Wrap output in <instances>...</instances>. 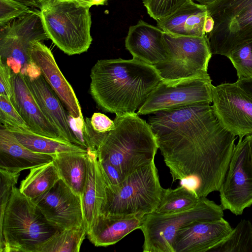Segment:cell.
Here are the masks:
<instances>
[{
	"label": "cell",
	"instance_id": "1",
	"mask_svg": "<svg viewBox=\"0 0 252 252\" xmlns=\"http://www.w3.org/2000/svg\"><path fill=\"white\" fill-rule=\"evenodd\" d=\"M210 103H199L149 114L148 123L169 168L198 198L219 191L236 136L218 119Z\"/></svg>",
	"mask_w": 252,
	"mask_h": 252
},
{
	"label": "cell",
	"instance_id": "2",
	"mask_svg": "<svg viewBox=\"0 0 252 252\" xmlns=\"http://www.w3.org/2000/svg\"><path fill=\"white\" fill-rule=\"evenodd\" d=\"M90 93L103 111L134 114L162 81L153 65L137 59L100 60L92 67Z\"/></svg>",
	"mask_w": 252,
	"mask_h": 252
},
{
	"label": "cell",
	"instance_id": "3",
	"mask_svg": "<svg viewBox=\"0 0 252 252\" xmlns=\"http://www.w3.org/2000/svg\"><path fill=\"white\" fill-rule=\"evenodd\" d=\"M137 114L116 115L115 127L97 150L99 160L115 166L125 179L154 161L158 146L149 124Z\"/></svg>",
	"mask_w": 252,
	"mask_h": 252
},
{
	"label": "cell",
	"instance_id": "4",
	"mask_svg": "<svg viewBox=\"0 0 252 252\" xmlns=\"http://www.w3.org/2000/svg\"><path fill=\"white\" fill-rule=\"evenodd\" d=\"M60 230L46 219L31 199L14 187L0 220V252H36Z\"/></svg>",
	"mask_w": 252,
	"mask_h": 252
},
{
	"label": "cell",
	"instance_id": "5",
	"mask_svg": "<svg viewBox=\"0 0 252 252\" xmlns=\"http://www.w3.org/2000/svg\"><path fill=\"white\" fill-rule=\"evenodd\" d=\"M39 9L49 38L61 50L69 56L88 51L93 40L90 8L73 0H46Z\"/></svg>",
	"mask_w": 252,
	"mask_h": 252
},
{
	"label": "cell",
	"instance_id": "6",
	"mask_svg": "<svg viewBox=\"0 0 252 252\" xmlns=\"http://www.w3.org/2000/svg\"><path fill=\"white\" fill-rule=\"evenodd\" d=\"M163 190L153 161L129 175L119 187L106 186L100 214L145 216L155 212Z\"/></svg>",
	"mask_w": 252,
	"mask_h": 252
},
{
	"label": "cell",
	"instance_id": "7",
	"mask_svg": "<svg viewBox=\"0 0 252 252\" xmlns=\"http://www.w3.org/2000/svg\"><path fill=\"white\" fill-rule=\"evenodd\" d=\"M206 8L214 21L213 30L206 34L213 55L227 57L252 40V0H217Z\"/></svg>",
	"mask_w": 252,
	"mask_h": 252
},
{
	"label": "cell",
	"instance_id": "8",
	"mask_svg": "<svg viewBox=\"0 0 252 252\" xmlns=\"http://www.w3.org/2000/svg\"><path fill=\"white\" fill-rule=\"evenodd\" d=\"M168 56L154 66L162 81L173 82L209 76L208 66L213 55L207 35H178L164 32Z\"/></svg>",
	"mask_w": 252,
	"mask_h": 252
},
{
	"label": "cell",
	"instance_id": "9",
	"mask_svg": "<svg viewBox=\"0 0 252 252\" xmlns=\"http://www.w3.org/2000/svg\"><path fill=\"white\" fill-rule=\"evenodd\" d=\"M223 210L221 205L203 197L185 211L146 215L140 228L144 237L143 252H174L173 243L178 230L195 221L220 220L223 217Z\"/></svg>",
	"mask_w": 252,
	"mask_h": 252
},
{
	"label": "cell",
	"instance_id": "10",
	"mask_svg": "<svg viewBox=\"0 0 252 252\" xmlns=\"http://www.w3.org/2000/svg\"><path fill=\"white\" fill-rule=\"evenodd\" d=\"M0 27V60L14 73L23 71L31 63L29 50L32 42L49 39L37 9Z\"/></svg>",
	"mask_w": 252,
	"mask_h": 252
},
{
	"label": "cell",
	"instance_id": "11",
	"mask_svg": "<svg viewBox=\"0 0 252 252\" xmlns=\"http://www.w3.org/2000/svg\"><path fill=\"white\" fill-rule=\"evenodd\" d=\"M219 191L223 209L235 215L242 214L252 205V156L246 137L234 147Z\"/></svg>",
	"mask_w": 252,
	"mask_h": 252
},
{
	"label": "cell",
	"instance_id": "12",
	"mask_svg": "<svg viewBox=\"0 0 252 252\" xmlns=\"http://www.w3.org/2000/svg\"><path fill=\"white\" fill-rule=\"evenodd\" d=\"M213 85L210 76L173 82L161 81L136 112L149 115L168 109L199 103L212 102Z\"/></svg>",
	"mask_w": 252,
	"mask_h": 252
},
{
	"label": "cell",
	"instance_id": "13",
	"mask_svg": "<svg viewBox=\"0 0 252 252\" xmlns=\"http://www.w3.org/2000/svg\"><path fill=\"white\" fill-rule=\"evenodd\" d=\"M212 100L218 119L227 130L240 140L252 134V97L236 82L213 86Z\"/></svg>",
	"mask_w": 252,
	"mask_h": 252
},
{
	"label": "cell",
	"instance_id": "14",
	"mask_svg": "<svg viewBox=\"0 0 252 252\" xmlns=\"http://www.w3.org/2000/svg\"><path fill=\"white\" fill-rule=\"evenodd\" d=\"M32 200L46 219L61 230L84 225L81 199L61 179Z\"/></svg>",
	"mask_w": 252,
	"mask_h": 252
},
{
	"label": "cell",
	"instance_id": "15",
	"mask_svg": "<svg viewBox=\"0 0 252 252\" xmlns=\"http://www.w3.org/2000/svg\"><path fill=\"white\" fill-rule=\"evenodd\" d=\"M21 72L41 111L59 130L63 140L79 146L69 126L68 115L38 67L31 61Z\"/></svg>",
	"mask_w": 252,
	"mask_h": 252
},
{
	"label": "cell",
	"instance_id": "16",
	"mask_svg": "<svg viewBox=\"0 0 252 252\" xmlns=\"http://www.w3.org/2000/svg\"><path fill=\"white\" fill-rule=\"evenodd\" d=\"M232 230L229 222L223 218L193 221L177 231L173 243L174 252H210Z\"/></svg>",
	"mask_w": 252,
	"mask_h": 252
},
{
	"label": "cell",
	"instance_id": "17",
	"mask_svg": "<svg viewBox=\"0 0 252 252\" xmlns=\"http://www.w3.org/2000/svg\"><path fill=\"white\" fill-rule=\"evenodd\" d=\"M29 55L31 61L39 68L41 74L72 117L84 120L75 93L57 64L51 50L41 41L31 42Z\"/></svg>",
	"mask_w": 252,
	"mask_h": 252
},
{
	"label": "cell",
	"instance_id": "18",
	"mask_svg": "<svg viewBox=\"0 0 252 252\" xmlns=\"http://www.w3.org/2000/svg\"><path fill=\"white\" fill-rule=\"evenodd\" d=\"M12 80V104L28 125L30 130L40 135L64 140L59 130L41 111L22 72H13Z\"/></svg>",
	"mask_w": 252,
	"mask_h": 252
},
{
	"label": "cell",
	"instance_id": "19",
	"mask_svg": "<svg viewBox=\"0 0 252 252\" xmlns=\"http://www.w3.org/2000/svg\"><path fill=\"white\" fill-rule=\"evenodd\" d=\"M164 32L141 20L129 27L125 46L133 58L154 65L166 59Z\"/></svg>",
	"mask_w": 252,
	"mask_h": 252
},
{
	"label": "cell",
	"instance_id": "20",
	"mask_svg": "<svg viewBox=\"0 0 252 252\" xmlns=\"http://www.w3.org/2000/svg\"><path fill=\"white\" fill-rule=\"evenodd\" d=\"M55 154L34 152L21 143L14 134L0 125V168L20 173L53 160Z\"/></svg>",
	"mask_w": 252,
	"mask_h": 252
},
{
	"label": "cell",
	"instance_id": "21",
	"mask_svg": "<svg viewBox=\"0 0 252 252\" xmlns=\"http://www.w3.org/2000/svg\"><path fill=\"white\" fill-rule=\"evenodd\" d=\"M105 187L97 153L87 151V176L81 197L84 225L87 234L101 213Z\"/></svg>",
	"mask_w": 252,
	"mask_h": 252
},
{
	"label": "cell",
	"instance_id": "22",
	"mask_svg": "<svg viewBox=\"0 0 252 252\" xmlns=\"http://www.w3.org/2000/svg\"><path fill=\"white\" fill-rule=\"evenodd\" d=\"M144 218L100 214L87 234L88 238L96 247L114 245L134 230L140 229Z\"/></svg>",
	"mask_w": 252,
	"mask_h": 252
},
{
	"label": "cell",
	"instance_id": "23",
	"mask_svg": "<svg viewBox=\"0 0 252 252\" xmlns=\"http://www.w3.org/2000/svg\"><path fill=\"white\" fill-rule=\"evenodd\" d=\"M208 15L206 5L191 0L169 16L157 21L163 32L174 35L203 36L206 34L204 23Z\"/></svg>",
	"mask_w": 252,
	"mask_h": 252
},
{
	"label": "cell",
	"instance_id": "24",
	"mask_svg": "<svg viewBox=\"0 0 252 252\" xmlns=\"http://www.w3.org/2000/svg\"><path fill=\"white\" fill-rule=\"evenodd\" d=\"M60 178L81 199L87 171V152L55 154L53 159Z\"/></svg>",
	"mask_w": 252,
	"mask_h": 252
},
{
	"label": "cell",
	"instance_id": "25",
	"mask_svg": "<svg viewBox=\"0 0 252 252\" xmlns=\"http://www.w3.org/2000/svg\"><path fill=\"white\" fill-rule=\"evenodd\" d=\"M3 126L12 132L24 146L34 152L54 155L64 152L88 151L69 142L40 135L29 129Z\"/></svg>",
	"mask_w": 252,
	"mask_h": 252
},
{
	"label": "cell",
	"instance_id": "26",
	"mask_svg": "<svg viewBox=\"0 0 252 252\" xmlns=\"http://www.w3.org/2000/svg\"><path fill=\"white\" fill-rule=\"evenodd\" d=\"M60 179L53 160L30 169L19 189L22 194L32 200L48 191Z\"/></svg>",
	"mask_w": 252,
	"mask_h": 252
},
{
	"label": "cell",
	"instance_id": "27",
	"mask_svg": "<svg viewBox=\"0 0 252 252\" xmlns=\"http://www.w3.org/2000/svg\"><path fill=\"white\" fill-rule=\"evenodd\" d=\"M87 235L84 225L61 230L40 245L36 252H79Z\"/></svg>",
	"mask_w": 252,
	"mask_h": 252
},
{
	"label": "cell",
	"instance_id": "28",
	"mask_svg": "<svg viewBox=\"0 0 252 252\" xmlns=\"http://www.w3.org/2000/svg\"><path fill=\"white\" fill-rule=\"evenodd\" d=\"M200 200L183 185L175 189H164L161 200L154 213L167 214L185 211L195 206Z\"/></svg>",
	"mask_w": 252,
	"mask_h": 252
},
{
	"label": "cell",
	"instance_id": "29",
	"mask_svg": "<svg viewBox=\"0 0 252 252\" xmlns=\"http://www.w3.org/2000/svg\"><path fill=\"white\" fill-rule=\"evenodd\" d=\"M210 252H252V224L242 220L228 237Z\"/></svg>",
	"mask_w": 252,
	"mask_h": 252
},
{
	"label": "cell",
	"instance_id": "30",
	"mask_svg": "<svg viewBox=\"0 0 252 252\" xmlns=\"http://www.w3.org/2000/svg\"><path fill=\"white\" fill-rule=\"evenodd\" d=\"M227 57L236 70L238 79L252 78V40L233 50Z\"/></svg>",
	"mask_w": 252,
	"mask_h": 252
},
{
	"label": "cell",
	"instance_id": "31",
	"mask_svg": "<svg viewBox=\"0 0 252 252\" xmlns=\"http://www.w3.org/2000/svg\"><path fill=\"white\" fill-rule=\"evenodd\" d=\"M191 0H143L150 16L158 21L174 13Z\"/></svg>",
	"mask_w": 252,
	"mask_h": 252
},
{
	"label": "cell",
	"instance_id": "32",
	"mask_svg": "<svg viewBox=\"0 0 252 252\" xmlns=\"http://www.w3.org/2000/svg\"><path fill=\"white\" fill-rule=\"evenodd\" d=\"M0 122L4 126H9L23 129L30 128L11 100L0 95Z\"/></svg>",
	"mask_w": 252,
	"mask_h": 252
},
{
	"label": "cell",
	"instance_id": "33",
	"mask_svg": "<svg viewBox=\"0 0 252 252\" xmlns=\"http://www.w3.org/2000/svg\"><path fill=\"white\" fill-rule=\"evenodd\" d=\"M20 173L11 172L0 168V220L12 194L14 187L17 183Z\"/></svg>",
	"mask_w": 252,
	"mask_h": 252
},
{
	"label": "cell",
	"instance_id": "34",
	"mask_svg": "<svg viewBox=\"0 0 252 252\" xmlns=\"http://www.w3.org/2000/svg\"><path fill=\"white\" fill-rule=\"evenodd\" d=\"M30 7L15 0H0V26L30 12Z\"/></svg>",
	"mask_w": 252,
	"mask_h": 252
},
{
	"label": "cell",
	"instance_id": "35",
	"mask_svg": "<svg viewBox=\"0 0 252 252\" xmlns=\"http://www.w3.org/2000/svg\"><path fill=\"white\" fill-rule=\"evenodd\" d=\"M13 72L6 63L0 60V95L14 100L12 80Z\"/></svg>",
	"mask_w": 252,
	"mask_h": 252
},
{
	"label": "cell",
	"instance_id": "36",
	"mask_svg": "<svg viewBox=\"0 0 252 252\" xmlns=\"http://www.w3.org/2000/svg\"><path fill=\"white\" fill-rule=\"evenodd\" d=\"M98 162L106 186L112 188H116L120 186L124 179L120 171L108 162L99 160Z\"/></svg>",
	"mask_w": 252,
	"mask_h": 252
},
{
	"label": "cell",
	"instance_id": "37",
	"mask_svg": "<svg viewBox=\"0 0 252 252\" xmlns=\"http://www.w3.org/2000/svg\"><path fill=\"white\" fill-rule=\"evenodd\" d=\"M89 121L92 128L98 133L108 132L115 127L114 121L102 113H94Z\"/></svg>",
	"mask_w": 252,
	"mask_h": 252
},
{
	"label": "cell",
	"instance_id": "38",
	"mask_svg": "<svg viewBox=\"0 0 252 252\" xmlns=\"http://www.w3.org/2000/svg\"><path fill=\"white\" fill-rule=\"evenodd\" d=\"M236 82L252 97V78L238 79Z\"/></svg>",
	"mask_w": 252,
	"mask_h": 252
},
{
	"label": "cell",
	"instance_id": "39",
	"mask_svg": "<svg viewBox=\"0 0 252 252\" xmlns=\"http://www.w3.org/2000/svg\"><path fill=\"white\" fill-rule=\"evenodd\" d=\"M80 5L90 8L93 5H103L107 0H73Z\"/></svg>",
	"mask_w": 252,
	"mask_h": 252
},
{
	"label": "cell",
	"instance_id": "40",
	"mask_svg": "<svg viewBox=\"0 0 252 252\" xmlns=\"http://www.w3.org/2000/svg\"><path fill=\"white\" fill-rule=\"evenodd\" d=\"M214 27V21L213 18L208 15H207L205 23L204 30L206 34L210 33Z\"/></svg>",
	"mask_w": 252,
	"mask_h": 252
},
{
	"label": "cell",
	"instance_id": "41",
	"mask_svg": "<svg viewBox=\"0 0 252 252\" xmlns=\"http://www.w3.org/2000/svg\"><path fill=\"white\" fill-rule=\"evenodd\" d=\"M29 7H36L40 8L42 3L46 0H15Z\"/></svg>",
	"mask_w": 252,
	"mask_h": 252
},
{
	"label": "cell",
	"instance_id": "42",
	"mask_svg": "<svg viewBox=\"0 0 252 252\" xmlns=\"http://www.w3.org/2000/svg\"><path fill=\"white\" fill-rule=\"evenodd\" d=\"M192 1H196L198 2L200 4L203 5H207L210 4L217 0H191Z\"/></svg>",
	"mask_w": 252,
	"mask_h": 252
},
{
	"label": "cell",
	"instance_id": "43",
	"mask_svg": "<svg viewBox=\"0 0 252 252\" xmlns=\"http://www.w3.org/2000/svg\"><path fill=\"white\" fill-rule=\"evenodd\" d=\"M248 139L251 149V154L252 156V134L246 136Z\"/></svg>",
	"mask_w": 252,
	"mask_h": 252
}]
</instances>
